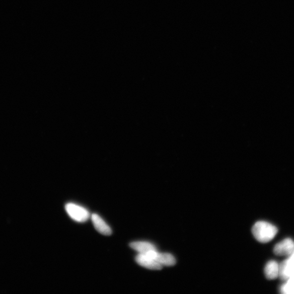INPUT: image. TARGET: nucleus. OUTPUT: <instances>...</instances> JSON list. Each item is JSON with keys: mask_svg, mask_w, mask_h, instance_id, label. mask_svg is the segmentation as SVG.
Segmentation results:
<instances>
[{"mask_svg": "<svg viewBox=\"0 0 294 294\" xmlns=\"http://www.w3.org/2000/svg\"><path fill=\"white\" fill-rule=\"evenodd\" d=\"M288 262L284 261L279 265V277L283 280H286L289 278L288 275Z\"/></svg>", "mask_w": 294, "mask_h": 294, "instance_id": "nucleus-9", "label": "nucleus"}, {"mask_svg": "<svg viewBox=\"0 0 294 294\" xmlns=\"http://www.w3.org/2000/svg\"><path fill=\"white\" fill-rule=\"evenodd\" d=\"M65 210L72 219L79 223L86 222L90 216L88 210H87L83 207L75 204H66Z\"/></svg>", "mask_w": 294, "mask_h": 294, "instance_id": "nucleus-2", "label": "nucleus"}, {"mask_svg": "<svg viewBox=\"0 0 294 294\" xmlns=\"http://www.w3.org/2000/svg\"><path fill=\"white\" fill-rule=\"evenodd\" d=\"M130 247L140 254H145L152 251L157 250L155 245L145 242H133L130 244Z\"/></svg>", "mask_w": 294, "mask_h": 294, "instance_id": "nucleus-8", "label": "nucleus"}, {"mask_svg": "<svg viewBox=\"0 0 294 294\" xmlns=\"http://www.w3.org/2000/svg\"><path fill=\"white\" fill-rule=\"evenodd\" d=\"M278 232L277 227L272 224L265 222H258L253 226V235L260 243H269L275 238Z\"/></svg>", "mask_w": 294, "mask_h": 294, "instance_id": "nucleus-1", "label": "nucleus"}, {"mask_svg": "<svg viewBox=\"0 0 294 294\" xmlns=\"http://www.w3.org/2000/svg\"><path fill=\"white\" fill-rule=\"evenodd\" d=\"M92 220L96 230L100 234L104 236H110L112 231L110 227L107 225L104 220L96 213L92 215Z\"/></svg>", "mask_w": 294, "mask_h": 294, "instance_id": "nucleus-6", "label": "nucleus"}, {"mask_svg": "<svg viewBox=\"0 0 294 294\" xmlns=\"http://www.w3.org/2000/svg\"><path fill=\"white\" fill-rule=\"evenodd\" d=\"M294 250V243L290 238H286L274 247L273 252L278 256H289Z\"/></svg>", "mask_w": 294, "mask_h": 294, "instance_id": "nucleus-4", "label": "nucleus"}, {"mask_svg": "<svg viewBox=\"0 0 294 294\" xmlns=\"http://www.w3.org/2000/svg\"><path fill=\"white\" fill-rule=\"evenodd\" d=\"M135 259L138 264L145 268L153 270H160L163 268V266L158 263L156 260L145 254L139 253Z\"/></svg>", "mask_w": 294, "mask_h": 294, "instance_id": "nucleus-5", "label": "nucleus"}, {"mask_svg": "<svg viewBox=\"0 0 294 294\" xmlns=\"http://www.w3.org/2000/svg\"><path fill=\"white\" fill-rule=\"evenodd\" d=\"M264 273L267 279L272 280L277 278L279 276V264L274 260L266 264Z\"/></svg>", "mask_w": 294, "mask_h": 294, "instance_id": "nucleus-7", "label": "nucleus"}, {"mask_svg": "<svg viewBox=\"0 0 294 294\" xmlns=\"http://www.w3.org/2000/svg\"><path fill=\"white\" fill-rule=\"evenodd\" d=\"M145 255L155 259L160 265L166 266H172L176 263V260L171 254L167 253H160L157 250L150 251Z\"/></svg>", "mask_w": 294, "mask_h": 294, "instance_id": "nucleus-3", "label": "nucleus"}]
</instances>
